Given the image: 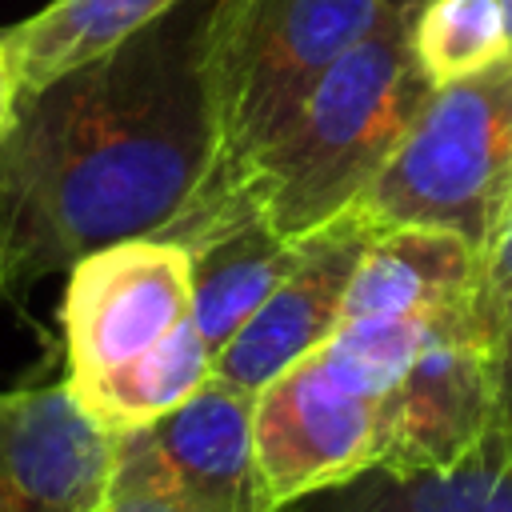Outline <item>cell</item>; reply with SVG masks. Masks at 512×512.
<instances>
[{
  "mask_svg": "<svg viewBox=\"0 0 512 512\" xmlns=\"http://www.w3.org/2000/svg\"><path fill=\"white\" fill-rule=\"evenodd\" d=\"M208 0L16 100L0 136V304L80 256L160 236L212 168L200 88Z\"/></svg>",
  "mask_w": 512,
  "mask_h": 512,
  "instance_id": "1",
  "label": "cell"
},
{
  "mask_svg": "<svg viewBox=\"0 0 512 512\" xmlns=\"http://www.w3.org/2000/svg\"><path fill=\"white\" fill-rule=\"evenodd\" d=\"M412 4L416 0H400L320 76L288 132L228 196L192 204L180 216L248 204L284 240H304L348 212L432 96L408 40Z\"/></svg>",
  "mask_w": 512,
  "mask_h": 512,
  "instance_id": "2",
  "label": "cell"
},
{
  "mask_svg": "<svg viewBox=\"0 0 512 512\" xmlns=\"http://www.w3.org/2000/svg\"><path fill=\"white\" fill-rule=\"evenodd\" d=\"M400 0H208L200 24V88L212 168L196 196H228L288 132L320 76Z\"/></svg>",
  "mask_w": 512,
  "mask_h": 512,
  "instance_id": "3",
  "label": "cell"
},
{
  "mask_svg": "<svg viewBox=\"0 0 512 512\" xmlns=\"http://www.w3.org/2000/svg\"><path fill=\"white\" fill-rule=\"evenodd\" d=\"M512 204V52L492 68L432 88L356 212L380 228L460 232L480 256Z\"/></svg>",
  "mask_w": 512,
  "mask_h": 512,
  "instance_id": "4",
  "label": "cell"
},
{
  "mask_svg": "<svg viewBox=\"0 0 512 512\" xmlns=\"http://www.w3.org/2000/svg\"><path fill=\"white\" fill-rule=\"evenodd\" d=\"M192 316V252L164 236H128L68 268L60 304L68 384H84L164 340Z\"/></svg>",
  "mask_w": 512,
  "mask_h": 512,
  "instance_id": "5",
  "label": "cell"
},
{
  "mask_svg": "<svg viewBox=\"0 0 512 512\" xmlns=\"http://www.w3.org/2000/svg\"><path fill=\"white\" fill-rule=\"evenodd\" d=\"M504 408V356L476 332L472 308L436 324L400 384L380 400L372 468L408 476L460 460Z\"/></svg>",
  "mask_w": 512,
  "mask_h": 512,
  "instance_id": "6",
  "label": "cell"
},
{
  "mask_svg": "<svg viewBox=\"0 0 512 512\" xmlns=\"http://www.w3.org/2000/svg\"><path fill=\"white\" fill-rule=\"evenodd\" d=\"M376 416L380 400L332 380L316 352L264 384L256 392L252 444L268 504L284 512L368 472L376 460Z\"/></svg>",
  "mask_w": 512,
  "mask_h": 512,
  "instance_id": "7",
  "label": "cell"
},
{
  "mask_svg": "<svg viewBox=\"0 0 512 512\" xmlns=\"http://www.w3.org/2000/svg\"><path fill=\"white\" fill-rule=\"evenodd\" d=\"M120 436L68 388L0 392V512H108Z\"/></svg>",
  "mask_w": 512,
  "mask_h": 512,
  "instance_id": "8",
  "label": "cell"
},
{
  "mask_svg": "<svg viewBox=\"0 0 512 512\" xmlns=\"http://www.w3.org/2000/svg\"><path fill=\"white\" fill-rule=\"evenodd\" d=\"M372 240V224L348 208L300 240L292 272L216 352L212 372L244 392H260L296 360L312 356L344 320V296Z\"/></svg>",
  "mask_w": 512,
  "mask_h": 512,
  "instance_id": "9",
  "label": "cell"
},
{
  "mask_svg": "<svg viewBox=\"0 0 512 512\" xmlns=\"http://www.w3.org/2000/svg\"><path fill=\"white\" fill-rule=\"evenodd\" d=\"M252 412L256 396L212 372L176 412L120 440L184 512H276L256 468Z\"/></svg>",
  "mask_w": 512,
  "mask_h": 512,
  "instance_id": "10",
  "label": "cell"
},
{
  "mask_svg": "<svg viewBox=\"0 0 512 512\" xmlns=\"http://www.w3.org/2000/svg\"><path fill=\"white\" fill-rule=\"evenodd\" d=\"M160 236L192 252V320L212 348V360L300 256V240L272 232L248 204L176 216Z\"/></svg>",
  "mask_w": 512,
  "mask_h": 512,
  "instance_id": "11",
  "label": "cell"
},
{
  "mask_svg": "<svg viewBox=\"0 0 512 512\" xmlns=\"http://www.w3.org/2000/svg\"><path fill=\"white\" fill-rule=\"evenodd\" d=\"M480 284V252L448 228L404 224L372 232L344 296V320H436L468 312ZM340 320V324H344Z\"/></svg>",
  "mask_w": 512,
  "mask_h": 512,
  "instance_id": "12",
  "label": "cell"
},
{
  "mask_svg": "<svg viewBox=\"0 0 512 512\" xmlns=\"http://www.w3.org/2000/svg\"><path fill=\"white\" fill-rule=\"evenodd\" d=\"M284 512H512V400L504 396L492 428L444 468L408 476L368 468Z\"/></svg>",
  "mask_w": 512,
  "mask_h": 512,
  "instance_id": "13",
  "label": "cell"
},
{
  "mask_svg": "<svg viewBox=\"0 0 512 512\" xmlns=\"http://www.w3.org/2000/svg\"><path fill=\"white\" fill-rule=\"evenodd\" d=\"M180 4L188 0H48L36 16L0 32L20 96L112 52Z\"/></svg>",
  "mask_w": 512,
  "mask_h": 512,
  "instance_id": "14",
  "label": "cell"
},
{
  "mask_svg": "<svg viewBox=\"0 0 512 512\" xmlns=\"http://www.w3.org/2000/svg\"><path fill=\"white\" fill-rule=\"evenodd\" d=\"M212 376V348L204 344L196 320L188 316L148 352L84 380L68 384L76 400L116 436H132L176 412Z\"/></svg>",
  "mask_w": 512,
  "mask_h": 512,
  "instance_id": "15",
  "label": "cell"
},
{
  "mask_svg": "<svg viewBox=\"0 0 512 512\" xmlns=\"http://www.w3.org/2000/svg\"><path fill=\"white\" fill-rule=\"evenodd\" d=\"M408 40L432 88L468 80L512 52L500 0H416Z\"/></svg>",
  "mask_w": 512,
  "mask_h": 512,
  "instance_id": "16",
  "label": "cell"
},
{
  "mask_svg": "<svg viewBox=\"0 0 512 512\" xmlns=\"http://www.w3.org/2000/svg\"><path fill=\"white\" fill-rule=\"evenodd\" d=\"M440 320L444 316L436 320H404V316L344 320L332 332V340L316 348V356L328 368V376L340 380L344 388L384 400L400 384V376L408 372V364L428 344Z\"/></svg>",
  "mask_w": 512,
  "mask_h": 512,
  "instance_id": "17",
  "label": "cell"
},
{
  "mask_svg": "<svg viewBox=\"0 0 512 512\" xmlns=\"http://www.w3.org/2000/svg\"><path fill=\"white\" fill-rule=\"evenodd\" d=\"M472 324L476 332L500 352H512V204L480 256V284L472 296Z\"/></svg>",
  "mask_w": 512,
  "mask_h": 512,
  "instance_id": "18",
  "label": "cell"
},
{
  "mask_svg": "<svg viewBox=\"0 0 512 512\" xmlns=\"http://www.w3.org/2000/svg\"><path fill=\"white\" fill-rule=\"evenodd\" d=\"M16 100H20L16 72H12L8 48H4V40H0V136L8 132V124H12V116H16Z\"/></svg>",
  "mask_w": 512,
  "mask_h": 512,
  "instance_id": "19",
  "label": "cell"
},
{
  "mask_svg": "<svg viewBox=\"0 0 512 512\" xmlns=\"http://www.w3.org/2000/svg\"><path fill=\"white\" fill-rule=\"evenodd\" d=\"M504 396L512 400V352L504 356Z\"/></svg>",
  "mask_w": 512,
  "mask_h": 512,
  "instance_id": "20",
  "label": "cell"
},
{
  "mask_svg": "<svg viewBox=\"0 0 512 512\" xmlns=\"http://www.w3.org/2000/svg\"><path fill=\"white\" fill-rule=\"evenodd\" d=\"M504 8V28H508V48H512V0H500Z\"/></svg>",
  "mask_w": 512,
  "mask_h": 512,
  "instance_id": "21",
  "label": "cell"
}]
</instances>
